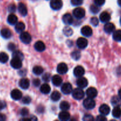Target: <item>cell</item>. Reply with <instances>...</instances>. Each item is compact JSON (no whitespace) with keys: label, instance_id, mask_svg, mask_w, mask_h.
I'll return each instance as SVG.
<instances>
[{"label":"cell","instance_id":"cell-1","mask_svg":"<svg viewBox=\"0 0 121 121\" xmlns=\"http://www.w3.org/2000/svg\"><path fill=\"white\" fill-rule=\"evenodd\" d=\"M83 106L87 109H92L96 106V102L93 99L88 98L84 99L83 102Z\"/></svg>","mask_w":121,"mask_h":121},{"label":"cell","instance_id":"cell-2","mask_svg":"<svg viewBox=\"0 0 121 121\" xmlns=\"http://www.w3.org/2000/svg\"><path fill=\"white\" fill-rule=\"evenodd\" d=\"M72 96L74 99L77 100H81L83 99L84 96V92L81 88H77L75 89L72 92Z\"/></svg>","mask_w":121,"mask_h":121},{"label":"cell","instance_id":"cell-3","mask_svg":"<svg viewBox=\"0 0 121 121\" xmlns=\"http://www.w3.org/2000/svg\"><path fill=\"white\" fill-rule=\"evenodd\" d=\"M85 10L83 8H81V7L75 8L73 11L74 16L77 19L83 18L85 16Z\"/></svg>","mask_w":121,"mask_h":121},{"label":"cell","instance_id":"cell-4","mask_svg":"<svg viewBox=\"0 0 121 121\" xmlns=\"http://www.w3.org/2000/svg\"><path fill=\"white\" fill-rule=\"evenodd\" d=\"M22 60L20 59L17 57H13L12 60H11V66L12 67L15 69H20L22 66Z\"/></svg>","mask_w":121,"mask_h":121},{"label":"cell","instance_id":"cell-5","mask_svg":"<svg viewBox=\"0 0 121 121\" xmlns=\"http://www.w3.org/2000/svg\"><path fill=\"white\" fill-rule=\"evenodd\" d=\"M20 39L21 40V41L24 44H28L31 42L32 37H31L30 34L27 32L23 31L20 34Z\"/></svg>","mask_w":121,"mask_h":121},{"label":"cell","instance_id":"cell-6","mask_svg":"<svg viewBox=\"0 0 121 121\" xmlns=\"http://www.w3.org/2000/svg\"><path fill=\"white\" fill-rule=\"evenodd\" d=\"M62 0H51L50 2L51 7L54 10H59L62 7Z\"/></svg>","mask_w":121,"mask_h":121},{"label":"cell","instance_id":"cell-7","mask_svg":"<svg viewBox=\"0 0 121 121\" xmlns=\"http://www.w3.org/2000/svg\"><path fill=\"white\" fill-rule=\"evenodd\" d=\"M61 91L64 94H70L72 92V85L70 83H64L61 86Z\"/></svg>","mask_w":121,"mask_h":121},{"label":"cell","instance_id":"cell-8","mask_svg":"<svg viewBox=\"0 0 121 121\" xmlns=\"http://www.w3.org/2000/svg\"><path fill=\"white\" fill-rule=\"evenodd\" d=\"M68 66L64 63H59L57 66V72L59 74H64L68 72Z\"/></svg>","mask_w":121,"mask_h":121},{"label":"cell","instance_id":"cell-9","mask_svg":"<svg viewBox=\"0 0 121 121\" xmlns=\"http://www.w3.org/2000/svg\"><path fill=\"white\" fill-rule=\"evenodd\" d=\"M77 45L78 48L80 49H84L86 48L88 45V41L85 39L83 37H80L77 40Z\"/></svg>","mask_w":121,"mask_h":121},{"label":"cell","instance_id":"cell-10","mask_svg":"<svg viewBox=\"0 0 121 121\" xmlns=\"http://www.w3.org/2000/svg\"><path fill=\"white\" fill-rule=\"evenodd\" d=\"M84 73H85L84 69L81 66H77L74 69V74L75 76L77 77V78L83 76L84 75Z\"/></svg>","mask_w":121,"mask_h":121},{"label":"cell","instance_id":"cell-11","mask_svg":"<svg viewBox=\"0 0 121 121\" xmlns=\"http://www.w3.org/2000/svg\"><path fill=\"white\" fill-rule=\"evenodd\" d=\"M77 85L79 88H84L88 85V81L85 78L79 77L77 80Z\"/></svg>","mask_w":121,"mask_h":121},{"label":"cell","instance_id":"cell-12","mask_svg":"<svg viewBox=\"0 0 121 121\" xmlns=\"http://www.w3.org/2000/svg\"><path fill=\"white\" fill-rule=\"evenodd\" d=\"M81 34L85 37H90L92 35L93 30L90 27L88 26H85L83 27L81 30Z\"/></svg>","mask_w":121,"mask_h":121},{"label":"cell","instance_id":"cell-13","mask_svg":"<svg viewBox=\"0 0 121 121\" xmlns=\"http://www.w3.org/2000/svg\"><path fill=\"white\" fill-rule=\"evenodd\" d=\"M86 95L88 98L94 99L97 95V91L94 87H90L86 91Z\"/></svg>","mask_w":121,"mask_h":121},{"label":"cell","instance_id":"cell-14","mask_svg":"<svg viewBox=\"0 0 121 121\" xmlns=\"http://www.w3.org/2000/svg\"><path fill=\"white\" fill-rule=\"evenodd\" d=\"M11 96L15 100H20L22 98V93L19 90L14 89L11 92Z\"/></svg>","mask_w":121,"mask_h":121},{"label":"cell","instance_id":"cell-15","mask_svg":"<svg viewBox=\"0 0 121 121\" xmlns=\"http://www.w3.org/2000/svg\"><path fill=\"white\" fill-rule=\"evenodd\" d=\"M115 30V26L113 24L111 23V22H107L106 24L104 26V31L108 34H110V33L114 32Z\"/></svg>","mask_w":121,"mask_h":121},{"label":"cell","instance_id":"cell-16","mask_svg":"<svg viewBox=\"0 0 121 121\" xmlns=\"http://www.w3.org/2000/svg\"><path fill=\"white\" fill-rule=\"evenodd\" d=\"M18 10H19V13L22 16H26L27 14V7H26V5L22 2H20L18 5Z\"/></svg>","mask_w":121,"mask_h":121},{"label":"cell","instance_id":"cell-17","mask_svg":"<svg viewBox=\"0 0 121 121\" xmlns=\"http://www.w3.org/2000/svg\"><path fill=\"white\" fill-rule=\"evenodd\" d=\"M110 107L106 104H103V105H101L100 107L99 108L100 113L103 115H107L110 112Z\"/></svg>","mask_w":121,"mask_h":121},{"label":"cell","instance_id":"cell-18","mask_svg":"<svg viewBox=\"0 0 121 121\" xmlns=\"http://www.w3.org/2000/svg\"><path fill=\"white\" fill-rule=\"evenodd\" d=\"M19 86L23 89H27L30 86V81L28 79L23 78L19 82Z\"/></svg>","mask_w":121,"mask_h":121},{"label":"cell","instance_id":"cell-19","mask_svg":"<svg viewBox=\"0 0 121 121\" xmlns=\"http://www.w3.org/2000/svg\"><path fill=\"white\" fill-rule=\"evenodd\" d=\"M62 21L64 24L67 25L72 24L73 22V18L70 14H65L62 17Z\"/></svg>","mask_w":121,"mask_h":121},{"label":"cell","instance_id":"cell-20","mask_svg":"<svg viewBox=\"0 0 121 121\" xmlns=\"http://www.w3.org/2000/svg\"><path fill=\"white\" fill-rule=\"evenodd\" d=\"M100 20L102 22H108L110 20V15L107 12H103L100 15Z\"/></svg>","mask_w":121,"mask_h":121},{"label":"cell","instance_id":"cell-21","mask_svg":"<svg viewBox=\"0 0 121 121\" xmlns=\"http://www.w3.org/2000/svg\"><path fill=\"white\" fill-rule=\"evenodd\" d=\"M34 48L38 52H43L46 48V46L43 42L42 41H38L34 44Z\"/></svg>","mask_w":121,"mask_h":121},{"label":"cell","instance_id":"cell-22","mask_svg":"<svg viewBox=\"0 0 121 121\" xmlns=\"http://www.w3.org/2000/svg\"><path fill=\"white\" fill-rule=\"evenodd\" d=\"M59 119L63 121H66L70 119V114L66 111H62V112H60L58 115Z\"/></svg>","mask_w":121,"mask_h":121},{"label":"cell","instance_id":"cell-23","mask_svg":"<svg viewBox=\"0 0 121 121\" xmlns=\"http://www.w3.org/2000/svg\"><path fill=\"white\" fill-rule=\"evenodd\" d=\"M52 83L56 86H59L62 83V79L59 75H54L52 78Z\"/></svg>","mask_w":121,"mask_h":121},{"label":"cell","instance_id":"cell-24","mask_svg":"<svg viewBox=\"0 0 121 121\" xmlns=\"http://www.w3.org/2000/svg\"><path fill=\"white\" fill-rule=\"evenodd\" d=\"M11 32L8 28H3L1 30V35L3 38L6 39H9L11 36Z\"/></svg>","mask_w":121,"mask_h":121},{"label":"cell","instance_id":"cell-25","mask_svg":"<svg viewBox=\"0 0 121 121\" xmlns=\"http://www.w3.org/2000/svg\"><path fill=\"white\" fill-rule=\"evenodd\" d=\"M111 103L112 105H113L115 107H116V106H119L120 107L121 106V98H120L119 96H115L112 98Z\"/></svg>","mask_w":121,"mask_h":121},{"label":"cell","instance_id":"cell-26","mask_svg":"<svg viewBox=\"0 0 121 121\" xmlns=\"http://www.w3.org/2000/svg\"><path fill=\"white\" fill-rule=\"evenodd\" d=\"M18 18L14 14H11L8 15L7 18V21L11 25H14L17 22Z\"/></svg>","mask_w":121,"mask_h":121},{"label":"cell","instance_id":"cell-27","mask_svg":"<svg viewBox=\"0 0 121 121\" xmlns=\"http://www.w3.org/2000/svg\"><path fill=\"white\" fill-rule=\"evenodd\" d=\"M40 92L43 94H48L51 92V87L47 83H45L42 85L40 89Z\"/></svg>","mask_w":121,"mask_h":121},{"label":"cell","instance_id":"cell-28","mask_svg":"<svg viewBox=\"0 0 121 121\" xmlns=\"http://www.w3.org/2000/svg\"><path fill=\"white\" fill-rule=\"evenodd\" d=\"M25 29V24L23 22H19L15 24V30L17 33H22Z\"/></svg>","mask_w":121,"mask_h":121},{"label":"cell","instance_id":"cell-29","mask_svg":"<svg viewBox=\"0 0 121 121\" xmlns=\"http://www.w3.org/2000/svg\"><path fill=\"white\" fill-rule=\"evenodd\" d=\"M112 115L115 118H119L121 117V109L119 106L114 108L112 111Z\"/></svg>","mask_w":121,"mask_h":121},{"label":"cell","instance_id":"cell-30","mask_svg":"<svg viewBox=\"0 0 121 121\" xmlns=\"http://www.w3.org/2000/svg\"><path fill=\"white\" fill-rule=\"evenodd\" d=\"M113 39L114 40L116 41H121V30H118L114 31L113 34Z\"/></svg>","mask_w":121,"mask_h":121},{"label":"cell","instance_id":"cell-31","mask_svg":"<svg viewBox=\"0 0 121 121\" xmlns=\"http://www.w3.org/2000/svg\"><path fill=\"white\" fill-rule=\"evenodd\" d=\"M60 97H61L60 93H59V92H58V91H54V92L51 94V99H52L53 101L55 102L58 101V100L60 99Z\"/></svg>","mask_w":121,"mask_h":121},{"label":"cell","instance_id":"cell-32","mask_svg":"<svg viewBox=\"0 0 121 121\" xmlns=\"http://www.w3.org/2000/svg\"><path fill=\"white\" fill-rule=\"evenodd\" d=\"M63 33L66 36L70 37L71 36L72 34H73V30H72V29L71 27L67 26V27H64V28L63 29Z\"/></svg>","mask_w":121,"mask_h":121},{"label":"cell","instance_id":"cell-33","mask_svg":"<svg viewBox=\"0 0 121 121\" xmlns=\"http://www.w3.org/2000/svg\"><path fill=\"white\" fill-rule=\"evenodd\" d=\"M43 72V69L41 66H34L33 69V73L35 74L36 75H40V74H42Z\"/></svg>","mask_w":121,"mask_h":121},{"label":"cell","instance_id":"cell-34","mask_svg":"<svg viewBox=\"0 0 121 121\" xmlns=\"http://www.w3.org/2000/svg\"><path fill=\"white\" fill-rule=\"evenodd\" d=\"M8 60V56L4 52L0 53V62L2 63H5Z\"/></svg>","mask_w":121,"mask_h":121},{"label":"cell","instance_id":"cell-35","mask_svg":"<svg viewBox=\"0 0 121 121\" xmlns=\"http://www.w3.org/2000/svg\"><path fill=\"white\" fill-rule=\"evenodd\" d=\"M60 109L62 111H68L70 108V105L68 102L66 101L62 102L60 104Z\"/></svg>","mask_w":121,"mask_h":121},{"label":"cell","instance_id":"cell-36","mask_svg":"<svg viewBox=\"0 0 121 121\" xmlns=\"http://www.w3.org/2000/svg\"><path fill=\"white\" fill-rule=\"evenodd\" d=\"M13 57H17L21 59V60L24 59L23 54L19 50L14 51L13 53Z\"/></svg>","mask_w":121,"mask_h":121},{"label":"cell","instance_id":"cell-37","mask_svg":"<svg viewBox=\"0 0 121 121\" xmlns=\"http://www.w3.org/2000/svg\"><path fill=\"white\" fill-rule=\"evenodd\" d=\"M80 52L79 51H74V52H72V54H71V56H72V59L75 60H78V59L80 58Z\"/></svg>","mask_w":121,"mask_h":121},{"label":"cell","instance_id":"cell-38","mask_svg":"<svg viewBox=\"0 0 121 121\" xmlns=\"http://www.w3.org/2000/svg\"><path fill=\"white\" fill-rule=\"evenodd\" d=\"M100 11V8L98 6L96 5H92L90 6V11L93 13V14H97Z\"/></svg>","mask_w":121,"mask_h":121},{"label":"cell","instance_id":"cell-39","mask_svg":"<svg viewBox=\"0 0 121 121\" xmlns=\"http://www.w3.org/2000/svg\"><path fill=\"white\" fill-rule=\"evenodd\" d=\"M90 22H91V24L93 26H98V20L97 17H92L90 20Z\"/></svg>","mask_w":121,"mask_h":121},{"label":"cell","instance_id":"cell-40","mask_svg":"<svg viewBox=\"0 0 121 121\" xmlns=\"http://www.w3.org/2000/svg\"><path fill=\"white\" fill-rule=\"evenodd\" d=\"M71 4L74 6H79L83 2V0H71Z\"/></svg>","mask_w":121,"mask_h":121},{"label":"cell","instance_id":"cell-41","mask_svg":"<svg viewBox=\"0 0 121 121\" xmlns=\"http://www.w3.org/2000/svg\"><path fill=\"white\" fill-rule=\"evenodd\" d=\"M42 79L45 82H49L51 79V74L49 73H45L43 75Z\"/></svg>","mask_w":121,"mask_h":121},{"label":"cell","instance_id":"cell-42","mask_svg":"<svg viewBox=\"0 0 121 121\" xmlns=\"http://www.w3.org/2000/svg\"><path fill=\"white\" fill-rule=\"evenodd\" d=\"M94 118L91 115H85L83 118V120L85 121H91L94 120Z\"/></svg>","mask_w":121,"mask_h":121},{"label":"cell","instance_id":"cell-43","mask_svg":"<svg viewBox=\"0 0 121 121\" xmlns=\"http://www.w3.org/2000/svg\"><path fill=\"white\" fill-rule=\"evenodd\" d=\"M23 103L24 104H29L31 102V98L29 96H25L23 98Z\"/></svg>","mask_w":121,"mask_h":121},{"label":"cell","instance_id":"cell-44","mask_svg":"<svg viewBox=\"0 0 121 121\" xmlns=\"http://www.w3.org/2000/svg\"><path fill=\"white\" fill-rule=\"evenodd\" d=\"M94 3L96 5L98 6H102L105 2V0H94Z\"/></svg>","mask_w":121,"mask_h":121},{"label":"cell","instance_id":"cell-45","mask_svg":"<svg viewBox=\"0 0 121 121\" xmlns=\"http://www.w3.org/2000/svg\"><path fill=\"white\" fill-rule=\"evenodd\" d=\"M16 10V7L14 4H11L8 6V11L10 13H14Z\"/></svg>","mask_w":121,"mask_h":121},{"label":"cell","instance_id":"cell-46","mask_svg":"<svg viewBox=\"0 0 121 121\" xmlns=\"http://www.w3.org/2000/svg\"><path fill=\"white\" fill-rule=\"evenodd\" d=\"M104 115H98V117H97L96 118V120L98 121H107L106 118L105 117H104Z\"/></svg>","mask_w":121,"mask_h":121},{"label":"cell","instance_id":"cell-47","mask_svg":"<svg viewBox=\"0 0 121 121\" xmlns=\"http://www.w3.org/2000/svg\"><path fill=\"white\" fill-rule=\"evenodd\" d=\"M8 48L10 51H15V46L13 43H9L8 46Z\"/></svg>","mask_w":121,"mask_h":121},{"label":"cell","instance_id":"cell-48","mask_svg":"<svg viewBox=\"0 0 121 121\" xmlns=\"http://www.w3.org/2000/svg\"><path fill=\"white\" fill-rule=\"evenodd\" d=\"M33 85H34L35 86H38L39 85H40V81L38 79H34V80H33Z\"/></svg>","mask_w":121,"mask_h":121},{"label":"cell","instance_id":"cell-49","mask_svg":"<svg viewBox=\"0 0 121 121\" xmlns=\"http://www.w3.org/2000/svg\"><path fill=\"white\" fill-rule=\"evenodd\" d=\"M27 114H28V110L26 109H22V111H21V115L23 116H25Z\"/></svg>","mask_w":121,"mask_h":121},{"label":"cell","instance_id":"cell-50","mask_svg":"<svg viewBox=\"0 0 121 121\" xmlns=\"http://www.w3.org/2000/svg\"><path fill=\"white\" fill-rule=\"evenodd\" d=\"M118 95H119V96L120 97V98H121V89L119 90V91Z\"/></svg>","mask_w":121,"mask_h":121},{"label":"cell","instance_id":"cell-51","mask_svg":"<svg viewBox=\"0 0 121 121\" xmlns=\"http://www.w3.org/2000/svg\"><path fill=\"white\" fill-rule=\"evenodd\" d=\"M117 4L121 7V0H117Z\"/></svg>","mask_w":121,"mask_h":121},{"label":"cell","instance_id":"cell-52","mask_svg":"<svg viewBox=\"0 0 121 121\" xmlns=\"http://www.w3.org/2000/svg\"><path fill=\"white\" fill-rule=\"evenodd\" d=\"M120 23H121V20H120Z\"/></svg>","mask_w":121,"mask_h":121}]
</instances>
